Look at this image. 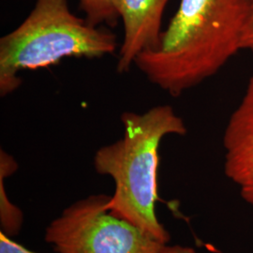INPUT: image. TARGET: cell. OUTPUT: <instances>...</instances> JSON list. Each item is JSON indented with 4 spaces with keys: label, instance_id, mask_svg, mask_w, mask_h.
I'll list each match as a JSON object with an SVG mask.
<instances>
[{
    "label": "cell",
    "instance_id": "obj_1",
    "mask_svg": "<svg viewBox=\"0 0 253 253\" xmlns=\"http://www.w3.org/2000/svg\"><path fill=\"white\" fill-rule=\"evenodd\" d=\"M253 0H180L157 48L134 66L172 97L216 75L241 50Z\"/></svg>",
    "mask_w": 253,
    "mask_h": 253
},
{
    "label": "cell",
    "instance_id": "obj_2",
    "mask_svg": "<svg viewBox=\"0 0 253 253\" xmlns=\"http://www.w3.org/2000/svg\"><path fill=\"white\" fill-rule=\"evenodd\" d=\"M123 137L99 148L94 156L98 173L109 175L115 191L107 203L109 211L139 227L163 244L171 235L156 213L159 148L164 137L184 136L188 128L171 105H159L137 114L121 116Z\"/></svg>",
    "mask_w": 253,
    "mask_h": 253
},
{
    "label": "cell",
    "instance_id": "obj_3",
    "mask_svg": "<svg viewBox=\"0 0 253 253\" xmlns=\"http://www.w3.org/2000/svg\"><path fill=\"white\" fill-rule=\"evenodd\" d=\"M118 47L112 31L76 16L68 0H37L27 18L0 39V96L18 89L19 73L26 70L48 68L68 57L100 58Z\"/></svg>",
    "mask_w": 253,
    "mask_h": 253
},
{
    "label": "cell",
    "instance_id": "obj_4",
    "mask_svg": "<svg viewBox=\"0 0 253 253\" xmlns=\"http://www.w3.org/2000/svg\"><path fill=\"white\" fill-rule=\"evenodd\" d=\"M110 197L90 195L65 208L46 228V242L57 253H159L165 244L113 215Z\"/></svg>",
    "mask_w": 253,
    "mask_h": 253
},
{
    "label": "cell",
    "instance_id": "obj_5",
    "mask_svg": "<svg viewBox=\"0 0 253 253\" xmlns=\"http://www.w3.org/2000/svg\"><path fill=\"white\" fill-rule=\"evenodd\" d=\"M222 144L225 175L253 207V75L229 118Z\"/></svg>",
    "mask_w": 253,
    "mask_h": 253
},
{
    "label": "cell",
    "instance_id": "obj_6",
    "mask_svg": "<svg viewBox=\"0 0 253 253\" xmlns=\"http://www.w3.org/2000/svg\"><path fill=\"white\" fill-rule=\"evenodd\" d=\"M169 0H119L124 36L118 50L117 72L126 73L137 56L157 48L163 33V17Z\"/></svg>",
    "mask_w": 253,
    "mask_h": 253
},
{
    "label": "cell",
    "instance_id": "obj_7",
    "mask_svg": "<svg viewBox=\"0 0 253 253\" xmlns=\"http://www.w3.org/2000/svg\"><path fill=\"white\" fill-rule=\"evenodd\" d=\"M18 169L14 158L0 150V226L1 232L9 237L18 235L24 222L22 210L10 202L5 189V179Z\"/></svg>",
    "mask_w": 253,
    "mask_h": 253
},
{
    "label": "cell",
    "instance_id": "obj_8",
    "mask_svg": "<svg viewBox=\"0 0 253 253\" xmlns=\"http://www.w3.org/2000/svg\"><path fill=\"white\" fill-rule=\"evenodd\" d=\"M85 20L93 27H115L120 20L119 0H78Z\"/></svg>",
    "mask_w": 253,
    "mask_h": 253
},
{
    "label": "cell",
    "instance_id": "obj_9",
    "mask_svg": "<svg viewBox=\"0 0 253 253\" xmlns=\"http://www.w3.org/2000/svg\"><path fill=\"white\" fill-rule=\"evenodd\" d=\"M0 253H39L32 252L24 246L11 240L8 235L0 233Z\"/></svg>",
    "mask_w": 253,
    "mask_h": 253
},
{
    "label": "cell",
    "instance_id": "obj_10",
    "mask_svg": "<svg viewBox=\"0 0 253 253\" xmlns=\"http://www.w3.org/2000/svg\"><path fill=\"white\" fill-rule=\"evenodd\" d=\"M241 50H246L253 54V5L251 15L247 22L243 32L241 41Z\"/></svg>",
    "mask_w": 253,
    "mask_h": 253
},
{
    "label": "cell",
    "instance_id": "obj_11",
    "mask_svg": "<svg viewBox=\"0 0 253 253\" xmlns=\"http://www.w3.org/2000/svg\"><path fill=\"white\" fill-rule=\"evenodd\" d=\"M158 253H199L195 249L188 247V246H182V245H163L162 250Z\"/></svg>",
    "mask_w": 253,
    "mask_h": 253
}]
</instances>
